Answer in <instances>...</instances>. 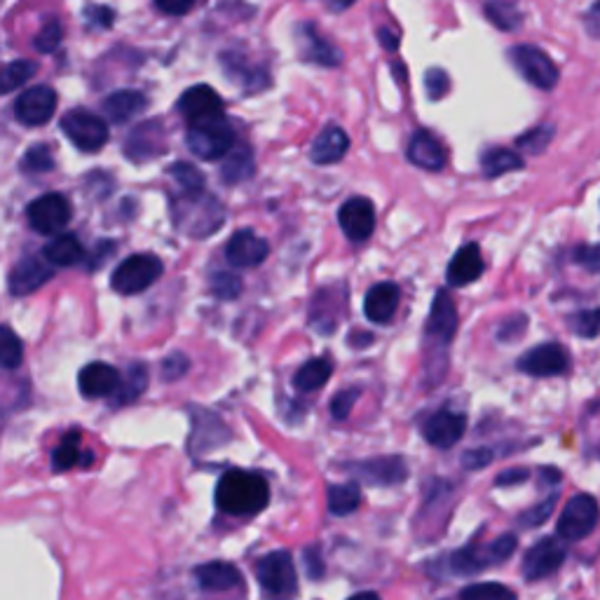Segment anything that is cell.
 <instances>
[{"label":"cell","mask_w":600,"mask_h":600,"mask_svg":"<svg viewBox=\"0 0 600 600\" xmlns=\"http://www.w3.org/2000/svg\"><path fill=\"white\" fill-rule=\"evenodd\" d=\"M270 486L261 474L230 469L218 479L216 507L230 516H254L268 507Z\"/></svg>","instance_id":"1"},{"label":"cell","mask_w":600,"mask_h":600,"mask_svg":"<svg viewBox=\"0 0 600 600\" xmlns=\"http://www.w3.org/2000/svg\"><path fill=\"white\" fill-rule=\"evenodd\" d=\"M172 218L181 235L204 240L216 235L225 223V209L216 195L207 190L197 193H179L172 197Z\"/></svg>","instance_id":"2"},{"label":"cell","mask_w":600,"mask_h":600,"mask_svg":"<svg viewBox=\"0 0 600 600\" xmlns=\"http://www.w3.org/2000/svg\"><path fill=\"white\" fill-rule=\"evenodd\" d=\"M516 547V535H500L490 544H469V547H462L453 556H448V570L460 577L479 575L481 570L509 561Z\"/></svg>","instance_id":"3"},{"label":"cell","mask_w":600,"mask_h":600,"mask_svg":"<svg viewBox=\"0 0 600 600\" xmlns=\"http://www.w3.org/2000/svg\"><path fill=\"white\" fill-rule=\"evenodd\" d=\"M258 584L268 600H293L298 593V572L289 551L279 549L256 565Z\"/></svg>","instance_id":"4"},{"label":"cell","mask_w":600,"mask_h":600,"mask_svg":"<svg viewBox=\"0 0 600 600\" xmlns=\"http://www.w3.org/2000/svg\"><path fill=\"white\" fill-rule=\"evenodd\" d=\"M165 272V265L153 254H134L122 261L111 275L113 291L120 296H134L153 286Z\"/></svg>","instance_id":"5"},{"label":"cell","mask_w":600,"mask_h":600,"mask_svg":"<svg viewBox=\"0 0 600 600\" xmlns=\"http://www.w3.org/2000/svg\"><path fill=\"white\" fill-rule=\"evenodd\" d=\"M61 132L83 153H97L108 143V125L97 113L75 108L61 118Z\"/></svg>","instance_id":"6"},{"label":"cell","mask_w":600,"mask_h":600,"mask_svg":"<svg viewBox=\"0 0 600 600\" xmlns=\"http://www.w3.org/2000/svg\"><path fill=\"white\" fill-rule=\"evenodd\" d=\"M509 61L514 64L518 73L523 75V80H528L530 85L537 90H554L558 85V66L551 61L547 52H542L535 45H516L509 50Z\"/></svg>","instance_id":"7"},{"label":"cell","mask_w":600,"mask_h":600,"mask_svg":"<svg viewBox=\"0 0 600 600\" xmlns=\"http://www.w3.org/2000/svg\"><path fill=\"white\" fill-rule=\"evenodd\" d=\"M598 525V502L589 493L570 497L558 518V540L579 542L589 537Z\"/></svg>","instance_id":"8"},{"label":"cell","mask_w":600,"mask_h":600,"mask_svg":"<svg viewBox=\"0 0 600 600\" xmlns=\"http://www.w3.org/2000/svg\"><path fill=\"white\" fill-rule=\"evenodd\" d=\"M186 143L200 160H218L233 150L235 132L230 129L228 120L209 122V125L188 127Z\"/></svg>","instance_id":"9"},{"label":"cell","mask_w":600,"mask_h":600,"mask_svg":"<svg viewBox=\"0 0 600 600\" xmlns=\"http://www.w3.org/2000/svg\"><path fill=\"white\" fill-rule=\"evenodd\" d=\"M179 111L188 120L190 127L209 125V122L225 120L223 99L218 97L214 87L209 85H193L181 94Z\"/></svg>","instance_id":"10"},{"label":"cell","mask_w":600,"mask_h":600,"mask_svg":"<svg viewBox=\"0 0 600 600\" xmlns=\"http://www.w3.org/2000/svg\"><path fill=\"white\" fill-rule=\"evenodd\" d=\"M26 216H29L31 228L36 230V233L54 235L66 228L73 216V209H71V202H68L64 195L47 193L29 204Z\"/></svg>","instance_id":"11"},{"label":"cell","mask_w":600,"mask_h":600,"mask_svg":"<svg viewBox=\"0 0 600 600\" xmlns=\"http://www.w3.org/2000/svg\"><path fill=\"white\" fill-rule=\"evenodd\" d=\"M565 544L558 537H544L528 549L523 558V577L525 582H540L554 575V572L565 563Z\"/></svg>","instance_id":"12"},{"label":"cell","mask_w":600,"mask_h":600,"mask_svg":"<svg viewBox=\"0 0 600 600\" xmlns=\"http://www.w3.org/2000/svg\"><path fill=\"white\" fill-rule=\"evenodd\" d=\"M57 92L47 85H36L22 92L15 101V118L26 127H40L57 113Z\"/></svg>","instance_id":"13"},{"label":"cell","mask_w":600,"mask_h":600,"mask_svg":"<svg viewBox=\"0 0 600 600\" xmlns=\"http://www.w3.org/2000/svg\"><path fill=\"white\" fill-rule=\"evenodd\" d=\"M458 308H455L453 298L446 291L439 289L432 300V310H429V319L425 326L427 343L439 345L441 350L453 343L455 333H458Z\"/></svg>","instance_id":"14"},{"label":"cell","mask_w":600,"mask_h":600,"mask_svg":"<svg viewBox=\"0 0 600 600\" xmlns=\"http://www.w3.org/2000/svg\"><path fill=\"white\" fill-rule=\"evenodd\" d=\"M568 366V350L558 343L537 345L533 350L525 352L516 364L518 371L525 375H533V378H554V375H563L568 371Z\"/></svg>","instance_id":"15"},{"label":"cell","mask_w":600,"mask_h":600,"mask_svg":"<svg viewBox=\"0 0 600 600\" xmlns=\"http://www.w3.org/2000/svg\"><path fill=\"white\" fill-rule=\"evenodd\" d=\"M167 150V132L160 120H146L132 129L125 141V155L132 162H148L160 158Z\"/></svg>","instance_id":"16"},{"label":"cell","mask_w":600,"mask_h":600,"mask_svg":"<svg viewBox=\"0 0 600 600\" xmlns=\"http://www.w3.org/2000/svg\"><path fill=\"white\" fill-rule=\"evenodd\" d=\"M193 432H190L188 448L193 455L200 453H211V450L223 446L230 441L228 427L223 425L221 418L216 413L204 411V408L193 406Z\"/></svg>","instance_id":"17"},{"label":"cell","mask_w":600,"mask_h":600,"mask_svg":"<svg viewBox=\"0 0 600 600\" xmlns=\"http://www.w3.org/2000/svg\"><path fill=\"white\" fill-rule=\"evenodd\" d=\"M338 223L354 244L366 242L375 230V207L368 197H352L338 211Z\"/></svg>","instance_id":"18"},{"label":"cell","mask_w":600,"mask_h":600,"mask_svg":"<svg viewBox=\"0 0 600 600\" xmlns=\"http://www.w3.org/2000/svg\"><path fill=\"white\" fill-rule=\"evenodd\" d=\"M467 432V418L455 411H439L429 415L422 425V436L434 448H453Z\"/></svg>","instance_id":"19"},{"label":"cell","mask_w":600,"mask_h":600,"mask_svg":"<svg viewBox=\"0 0 600 600\" xmlns=\"http://www.w3.org/2000/svg\"><path fill=\"white\" fill-rule=\"evenodd\" d=\"M350 472L361 476L366 483H373V486H399L406 481L408 467L399 455H387V458L352 462Z\"/></svg>","instance_id":"20"},{"label":"cell","mask_w":600,"mask_h":600,"mask_svg":"<svg viewBox=\"0 0 600 600\" xmlns=\"http://www.w3.org/2000/svg\"><path fill=\"white\" fill-rule=\"evenodd\" d=\"M270 254V244L256 235L254 230H237L225 244V258L235 268H256Z\"/></svg>","instance_id":"21"},{"label":"cell","mask_w":600,"mask_h":600,"mask_svg":"<svg viewBox=\"0 0 600 600\" xmlns=\"http://www.w3.org/2000/svg\"><path fill=\"white\" fill-rule=\"evenodd\" d=\"M120 378L122 375L115 366L104 364V361H94V364H87L78 375L80 394L85 399L113 397L120 387Z\"/></svg>","instance_id":"22"},{"label":"cell","mask_w":600,"mask_h":600,"mask_svg":"<svg viewBox=\"0 0 600 600\" xmlns=\"http://www.w3.org/2000/svg\"><path fill=\"white\" fill-rule=\"evenodd\" d=\"M54 268L45 261L43 256H31L19 261L12 268L8 277V289L12 296H29V293L38 291L47 279H52Z\"/></svg>","instance_id":"23"},{"label":"cell","mask_w":600,"mask_h":600,"mask_svg":"<svg viewBox=\"0 0 600 600\" xmlns=\"http://www.w3.org/2000/svg\"><path fill=\"white\" fill-rule=\"evenodd\" d=\"M483 272H486V263H483L479 244L467 242L455 251L453 258H450L446 270V282L450 286H455V289H460V286L476 282Z\"/></svg>","instance_id":"24"},{"label":"cell","mask_w":600,"mask_h":600,"mask_svg":"<svg viewBox=\"0 0 600 600\" xmlns=\"http://www.w3.org/2000/svg\"><path fill=\"white\" fill-rule=\"evenodd\" d=\"M399 300H401V289L397 284L394 282L375 284L366 291L364 315L371 319L373 324L392 322L399 310Z\"/></svg>","instance_id":"25"},{"label":"cell","mask_w":600,"mask_h":600,"mask_svg":"<svg viewBox=\"0 0 600 600\" xmlns=\"http://www.w3.org/2000/svg\"><path fill=\"white\" fill-rule=\"evenodd\" d=\"M406 158L411 165L425 169V172H441L446 167V150L425 129H420V132L411 136L406 148Z\"/></svg>","instance_id":"26"},{"label":"cell","mask_w":600,"mask_h":600,"mask_svg":"<svg viewBox=\"0 0 600 600\" xmlns=\"http://www.w3.org/2000/svg\"><path fill=\"white\" fill-rule=\"evenodd\" d=\"M298 38H300V52H303V59L312 61V64L319 66H338L343 61V54H340L338 47H333L329 40L322 38L312 24H303L298 29Z\"/></svg>","instance_id":"27"},{"label":"cell","mask_w":600,"mask_h":600,"mask_svg":"<svg viewBox=\"0 0 600 600\" xmlns=\"http://www.w3.org/2000/svg\"><path fill=\"white\" fill-rule=\"evenodd\" d=\"M347 148H350V136L345 134V129L329 125L312 143L310 160L315 165H333V162H340L345 158Z\"/></svg>","instance_id":"28"},{"label":"cell","mask_w":600,"mask_h":600,"mask_svg":"<svg viewBox=\"0 0 600 600\" xmlns=\"http://www.w3.org/2000/svg\"><path fill=\"white\" fill-rule=\"evenodd\" d=\"M195 579L202 591H211V593L230 591L242 584L240 570H237L233 563H225V561H211V563L197 565Z\"/></svg>","instance_id":"29"},{"label":"cell","mask_w":600,"mask_h":600,"mask_svg":"<svg viewBox=\"0 0 600 600\" xmlns=\"http://www.w3.org/2000/svg\"><path fill=\"white\" fill-rule=\"evenodd\" d=\"M146 106H148V99L143 97L139 90H118L108 94L104 99V113L108 115V120L115 122V125L129 122L134 115L146 111Z\"/></svg>","instance_id":"30"},{"label":"cell","mask_w":600,"mask_h":600,"mask_svg":"<svg viewBox=\"0 0 600 600\" xmlns=\"http://www.w3.org/2000/svg\"><path fill=\"white\" fill-rule=\"evenodd\" d=\"M43 258L52 268H73L83 263L85 249L75 235H59L43 249Z\"/></svg>","instance_id":"31"},{"label":"cell","mask_w":600,"mask_h":600,"mask_svg":"<svg viewBox=\"0 0 600 600\" xmlns=\"http://www.w3.org/2000/svg\"><path fill=\"white\" fill-rule=\"evenodd\" d=\"M331 375H333V361L326 357H315L305 361V364L298 368L296 375H293V387L303 394L317 392L329 383Z\"/></svg>","instance_id":"32"},{"label":"cell","mask_w":600,"mask_h":600,"mask_svg":"<svg viewBox=\"0 0 600 600\" xmlns=\"http://www.w3.org/2000/svg\"><path fill=\"white\" fill-rule=\"evenodd\" d=\"M523 167H525V160L516 153V150L490 148L481 155L483 176H488V179H497V176L511 174V172H521Z\"/></svg>","instance_id":"33"},{"label":"cell","mask_w":600,"mask_h":600,"mask_svg":"<svg viewBox=\"0 0 600 600\" xmlns=\"http://www.w3.org/2000/svg\"><path fill=\"white\" fill-rule=\"evenodd\" d=\"M148 385V368L146 364H141V361H134L132 366L127 368V375L125 378H120V387L118 392L113 394L115 406H127L132 404V401H136L143 394V390H146Z\"/></svg>","instance_id":"34"},{"label":"cell","mask_w":600,"mask_h":600,"mask_svg":"<svg viewBox=\"0 0 600 600\" xmlns=\"http://www.w3.org/2000/svg\"><path fill=\"white\" fill-rule=\"evenodd\" d=\"M254 155L251 150L240 148V150H230L225 155V162L221 167V181L228 183V186H235V183H242L254 176Z\"/></svg>","instance_id":"35"},{"label":"cell","mask_w":600,"mask_h":600,"mask_svg":"<svg viewBox=\"0 0 600 600\" xmlns=\"http://www.w3.org/2000/svg\"><path fill=\"white\" fill-rule=\"evenodd\" d=\"M92 462V453H80V434L71 432L68 436H64V441L59 443L57 450L52 453V467L54 472H66V469H71L75 465H83L87 467Z\"/></svg>","instance_id":"36"},{"label":"cell","mask_w":600,"mask_h":600,"mask_svg":"<svg viewBox=\"0 0 600 600\" xmlns=\"http://www.w3.org/2000/svg\"><path fill=\"white\" fill-rule=\"evenodd\" d=\"M36 73H38V64L29 59H17V61H10V64L0 66V97L19 90V87L29 83Z\"/></svg>","instance_id":"37"},{"label":"cell","mask_w":600,"mask_h":600,"mask_svg":"<svg viewBox=\"0 0 600 600\" xmlns=\"http://www.w3.org/2000/svg\"><path fill=\"white\" fill-rule=\"evenodd\" d=\"M361 504L359 483H343L329 488V511L333 516H350Z\"/></svg>","instance_id":"38"},{"label":"cell","mask_w":600,"mask_h":600,"mask_svg":"<svg viewBox=\"0 0 600 600\" xmlns=\"http://www.w3.org/2000/svg\"><path fill=\"white\" fill-rule=\"evenodd\" d=\"M22 361H24L22 340L17 338V333L12 331L10 326H0V368L15 371V368L22 366Z\"/></svg>","instance_id":"39"},{"label":"cell","mask_w":600,"mask_h":600,"mask_svg":"<svg viewBox=\"0 0 600 600\" xmlns=\"http://www.w3.org/2000/svg\"><path fill=\"white\" fill-rule=\"evenodd\" d=\"M486 15L500 31H516L521 29L523 15L514 3H504V0H495V3L486 5Z\"/></svg>","instance_id":"40"},{"label":"cell","mask_w":600,"mask_h":600,"mask_svg":"<svg viewBox=\"0 0 600 600\" xmlns=\"http://www.w3.org/2000/svg\"><path fill=\"white\" fill-rule=\"evenodd\" d=\"M460 600H518L516 591L497 582H481L462 589Z\"/></svg>","instance_id":"41"},{"label":"cell","mask_w":600,"mask_h":600,"mask_svg":"<svg viewBox=\"0 0 600 600\" xmlns=\"http://www.w3.org/2000/svg\"><path fill=\"white\" fill-rule=\"evenodd\" d=\"M169 176L179 183L181 193H197V190H207L204 188V174L190 162H174L169 167Z\"/></svg>","instance_id":"42"},{"label":"cell","mask_w":600,"mask_h":600,"mask_svg":"<svg viewBox=\"0 0 600 600\" xmlns=\"http://www.w3.org/2000/svg\"><path fill=\"white\" fill-rule=\"evenodd\" d=\"M551 139H554V125H540L525 132L523 136H518L516 146L530 155H540L549 148Z\"/></svg>","instance_id":"43"},{"label":"cell","mask_w":600,"mask_h":600,"mask_svg":"<svg viewBox=\"0 0 600 600\" xmlns=\"http://www.w3.org/2000/svg\"><path fill=\"white\" fill-rule=\"evenodd\" d=\"M209 289L216 298L235 300L242 293V279L233 272H214L209 279Z\"/></svg>","instance_id":"44"},{"label":"cell","mask_w":600,"mask_h":600,"mask_svg":"<svg viewBox=\"0 0 600 600\" xmlns=\"http://www.w3.org/2000/svg\"><path fill=\"white\" fill-rule=\"evenodd\" d=\"M22 169L29 174L52 172L54 169L52 150L47 146H33L31 150H26V155L22 158Z\"/></svg>","instance_id":"45"},{"label":"cell","mask_w":600,"mask_h":600,"mask_svg":"<svg viewBox=\"0 0 600 600\" xmlns=\"http://www.w3.org/2000/svg\"><path fill=\"white\" fill-rule=\"evenodd\" d=\"M556 502H558V495L547 497V500L537 504V507L528 509V511H525V514L518 516V523H521L523 528H540V525L547 523V521H549V516L554 514Z\"/></svg>","instance_id":"46"},{"label":"cell","mask_w":600,"mask_h":600,"mask_svg":"<svg viewBox=\"0 0 600 600\" xmlns=\"http://www.w3.org/2000/svg\"><path fill=\"white\" fill-rule=\"evenodd\" d=\"M61 38H64V29H61V24L57 22V19H50V22H47L43 29L38 31V36H36V40H33V45H36L38 52L50 54L61 45Z\"/></svg>","instance_id":"47"},{"label":"cell","mask_w":600,"mask_h":600,"mask_svg":"<svg viewBox=\"0 0 600 600\" xmlns=\"http://www.w3.org/2000/svg\"><path fill=\"white\" fill-rule=\"evenodd\" d=\"M570 324H572V331H575L577 336L589 338V340L596 338L598 336V324H600L598 310H582V312H577V315L570 319Z\"/></svg>","instance_id":"48"},{"label":"cell","mask_w":600,"mask_h":600,"mask_svg":"<svg viewBox=\"0 0 600 600\" xmlns=\"http://www.w3.org/2000/svg\"><path fill=\"white\" fill-rule=\"evenodd\" d=\"M190 359L183 352H172L162 359V378L165 380H179L188 373Z\"/></svg>","instance_id":"49"},{"label":"cell","mask_w":600,"mask_h":600,"mask_svg":"<svg viewBox=\"0 0 600 600\" xmlns=\"http://www.w3.org/2000/svg\"><path fill=\"white\" fill-rule=\"evenodd\" d=\"M450 87V80L448 75L443 68H429L427 75H425V90H427V97L432 101H439L443 94L448 92Z\"/></svg>","instance_id":"50"},{"label":"cell","mask_w":600,"mask_h":600,"mask_svg":"<svg viewBox=\"0 0 600 600\" xmlns=\"http://www.w3.org/2000/svg\"><path fill=\"white\" fill-rule=\"evenodd\" d=\"M359 390L357 387H350V390H343V392H338L336 397L331 399V415L336 420H345L347 415L352 413V406L357 404V399H359Z\"/></svg>","instance_id":"51"},{"label":"cell","mask_w":600,"mask_h":600,"mask_svg":"<svg viewBox=\"0 0 600 600\" xmlns=\"http://www.w3.org/2000/svg\"><path fill=\"white\" fill-rule=\"evenodd\" d=\"M115 19V12L106 5H90L85 8V22L94 26V29H111Z\"/></svg>","instance_id":"52"},{"label":"cell","mask_w":600,"mask_h":600,"mask_svg":"<svg viewBox=\"0 0 600 600\" xmlns=\"http://www.w3.org/2000/svg\"><path fill=\"white\" fill-rule=\"evenodd\" d=\"M493 450L490 448H474L467 450L465 455H462V467L469 469V472H479V469L488 467L490 462H493Z\"/></svg>","instance_id":"53"},{"label":"cell","mask_w":600,"mask_h":600,"mask_svg":"<svg viewBox=\"0 0 600 600\" xmlns=\"http://www.w3.org/2000/svg\"><path fill=\"white\" fill-rule=\"evenodd\" d=\"M528 329V317L518 315L514 319H507L500 326V333H497V338H500V343H514V340H518V336Z\"/></svg>","instance_id":"54"},{"label":"cell","mask_w":600,"mask_h":600,"mask_svg":"<svg viewBox=\"0 0 600 600\" xmlns=\"http://www.w3.org/2000/svg\"><path fill=\"white\" fill-rule=\"evenodd\" d=\"M303 561H305V570H308L310 579L324 577V561H322V551H319V547L305 549Z\"/></svg>","instance_id":"55"},{"label":"cell","mask_w":600,"mask_h":600,"mask_svg":"<svg viewBox=\"0 0 600 600\" xmlns=\"http://www.w3.org/2000/svg\"><path fill=\"white\" fill-rule=\"evenodd\" d=\"M575 261L584 265L589 272H598V247L596 244H586L575 251Z\"/></svg>","instance_id":"56"},{"label":"cell","mask_w":600,"mask_h":600,"mask_svg":"<svg viewBox=\"0 0 600 600\" xmlns=\"http://www.w3.org/2000/svg\"><path fill=\"white\" fill-rule=\"evenodd\" d=\"M193 0H181V3H165V0H155V10H160L162 15H172V17H181V15H188L190 10H193Z\"/></svg>","instance_id":"57"},{"label":"cell","mask_w":600,"mask_h":600,"mask_svg":"<svg viewBox=\"0 0 600 600\" xmlns=\"http://www.w3.org/2000/svg\"><path fill=\"white\" fill-rule=\"evenodd\" d=\"M528 476H530V472H528V469H523V467L507 469V472H502L500 476H497L495 486H516V483L528 481Z\"/></svg>","instance_id":"58"},{"label":"cell","mask_w":600,"mask_h":600,"mask_svg":"<svg viewBox=\"0 0 600 600\" xmlns=\"http://www.w3.org/2000/svg\"><path fill=\"white\" fill-rule=\"evenodd\" d=\"M115 254V242H99L97 244V254H92V263H90V270H97L104 265V261L108 256Z\"/></svg>","instance_id":"59"},{"label":"cell","mask_w":600,"mask_h":600,"mask_svg":"<svg viewBox=\"0 0 600 600\" xmlns=\"http://www.w3.org/2000/svg\"><path fill=\"white\" fill-rule=\"evenodd\" d=\"M378 38H380V45L385 47V50H397L399 47V40H397V36H394V33L390 31V29H380L378 31Z\"/></svg>","instance_id":"60"},{"label":"cell","mask_w":600,"mask_h":600,"mask_svg":"<svg viewBox=\"0 0 600 600\" xmlns=\"http://www.w3.org/2000/svg\"><path fill=\"white\" fill-rule=\"evenodd\" d=\"M598 12H600V5H593L589 17H586V19H589V31H591L593 38H598V33H600L598 31Z\"/></svg>","instance_id":"61"},{"label":"cell","mask_w":600,"mask_h":600,"mask_svg":"<svg viewBox=\"0 0 600 600\" xmlns=\"http://www.w3.org/2000/svg\"><path fill=\"white\" fill-rule=\"evenodd\" d=\"M350 600H380V596L373 591H364V593H357V596H352Z\"/></svg>","instance_id":"62"},{"label":"cell","mask_w":600,"mask_h":600,"mask_svg":"<svg viewBox=\"0 0 600 600\" xmlns=\"http://www.w3.org/2000/svg\"><path fill=\"white\" fill-rule=\"evenodd\" d=\"M350 5H352V3H333V5H329V8H331V10H336V12H340V10H347V8H350Z\"/></svg>","instance_id":"63"}]
</instances>
